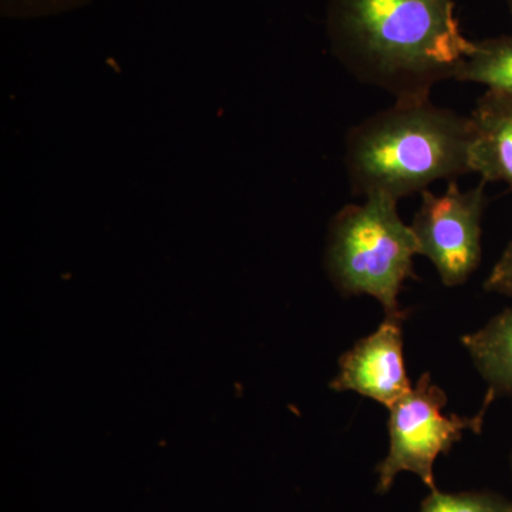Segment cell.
Instances as JSON below:
<instances>
[{
  "label": "cell",
  "instance_id": "cell-10",
  "mask_svg": "<svg viewBox=\"0 0 512 512\" xmlns=\"http://www.w3.org/2000/svg\"><path fill=\"white\" fill-rule=\"evenodd\" d=\"M510 503L493 491L443 493L433 490L424 498L419 512H505Z\"/></svg>",
  "mask_w": 512,
  "mask_h": 512
},
{
  "label": "cell",
  "instance_id": "cell-6",
  "mask_svg": "<svg viewBox=\"0 0 512 512\" xmlns=\"http://www.w3.org/2000/svg\"><path fill=\"white\" fill-rule=\"evenodd\" d=\"M407 312L389 313L379 328L356 343L339 359V373L330 387L356 392L387 409L412 389L403 350Z\"/></svg>",
  "mask_w": 512,
  "mask_h": 512
},
{
  "label": "cell",
  "instance_id": "cell-2",
  "mask_svg": "<svg viewBox=\"0 0 512 512\" xmlns=\"http://www.w3.org/2000/svg\"><path fill=\"white\" fill-rule=\"evenodd\" d=\"M468 116L427 100L396 101L346 136L345 165L353 195L402 200L436 181L471 173Z\"/></svg>",
  "mask_w": 512,
  "mask_h": 512
},
{
  "label": "cell",
  "instance_id": "cell-15",
  "mask_svg": "<svg viewBox=\"0 0 512 512\" xmlns=\"http://www.w3.org/2000/svg\"><path fill=\"white\" fill-rule=\"evenodd\" d=\"M511 473H512V454H511Z\"/></svg>",
  "mask_w": 512,
  "mask_h": 512
},
{
  "label": "cell",
  "instance_id": "cell-13",
  "mask_svg": "<svg viewBox=\"0 0 512 512\" xmlns=\"http://www.w3.org/2000/svg\"><path fill=\"white\" fill-rule=\"evenodd\" d=\"M505 512H512V501H511L510 505H508L507 511H505Z\"/></svg>",
  "mask_w": 512,
  "mask_h": 512
},
{
  "label": "cell",
  "instance_id": "cell-9",
  "mask_svg": "<svg viewBox=\"0 0 512 512\" xmlns=\"http://www.w3.org/2000/svg\"><path fill=\"white\" fill-rule=\"evenodd\" d=\"M456 80L512 93V36L474 42L473 50L458 69Z\"/></svg>",
  "mask_w": 512,
  "mask_h": 512
},
{
  "label": "cell",
  "instance_id": "cell-7",
  "mask_svg": "<svg viewBox=\"0 0 512 512\" xmlns=\"http://www.w3.org/2000/svg\"><path fill=\"white\" fill-rule=\"evenodd\" d=\"M468 117L471 173L485 183H504L512 192V93L487 89Z\"/></svg>",
  "mask_w": 512,
  "mask_h": 512
},
{
  "label": "cell",
  "instance_id": "cell-11",
  "mask_svg": "<svg viewBox=\"0 0 512 512\" xmlns=\"http://www.w3.org/2000/svg\"><path fill=\"white\" fill-rule=\"evenodd\" d=\"M90 0H0V13L8 19H37L72 12Z\"/></svg>",
  "mask_w": 512,
  "mask_h": 512
},
{
  "label": "cell",
  "instance_id": "cell-4",
  "mask_svg": "<svg viewBox=\"0 0 512 512\" xmlns=\"http://www.w3.org/2000/svg\"><path fill=\"white\" fill-rule=\"evenodd\" d=\"M494 397L487 393L480 413L473 417L443 413L447 396L433 383L430 373L421 375L402 399L389 409V453L376 467V491L386 494L400 473H413L430 491L434 484V461L440 454L450 453L464 431L480 433L485 413Z\"/></svg>",
  "mask_w": 512,
  "mask_h": 512
},
{
  "label": "cell",
  "instance_id": "cell-14",
  "mask_svg": "<svg viewBox=\"0 0 512 512\" xmlns=\"http://www.w3.org/2000/svg\"><path fill=\"white\" fill-rule=\"evenodd\" d=\"M507 3H508V6H510V10H511V13H512V0H507Z\"/></svg>",
  "mask_w": 512,
  "mask_h": 512
},
{
  "label": "cell",
  "instance_id": "cell-3",
  "mask_svg": "<svg viewBox=\"0 0 512 512\" xmlns=\"http://www.w3.org/2000/svg\"><path fill=\"white\" fill-rule=\"evenodd\" d=\"M397 200L370 195L360 205H346L332 218L325 266L330 281L346 296L377 299L384 313L399 312V293L416 279V237L397 211Z\"/></svg>",
  "mask_w": 512,
  "mask_h": 512
},
{
  "label": "cell",
  "instance_id": "cell-12",
  "mask_svg": "<svg viewBox=\"0 0 512 512\" xmlns=\"http://www.w3.org/2000/svg\"><path fill=\"white\" fill-rule=\"evenodd\" d=\"M484 289L512 298V239L497 264L491 269L487 281L484 282Z\"/></svg>",
  "mask_w": 512,
  "mask_h": 512
},
{
  "label": "cell",
  "instance_id": "cell-8",
  "mask_svg": "<svg viewBox=\"0 0 512 512\" xmlns=\"http://www.w3.org/2000/svg\"><path fill=\"white\" fill-rule=\"evenodd\" d=\"M474 366L488 384V394L512 397V308L491 319L483 329L463 338Z\"/></svg>",
  "mask_w": 512,
  "mask_h": 512
},
{
  "label": "cell",
  "instance_id": "cell-1",
  "mask_svg": "<svg viewBox=\"0 0 512 512\" xmlns=\"http://www.w3.org/2000/svg\"><path fill=\"white\" fill-rule=\"evenodd\" d=\"M454 8L456 0H330L333 52L356 80L396 101L430 99L473 50Z\"/></svg>",
  "mask_w": 512,
  "mask_h": 512
},
{
  "label": "cell",
  "instance_id": "cell-5",
  "mask_svg": "<svg viewBox=\"0 0 512 512\" xmlns=\"http://www.w3.org/2000/svg\"><path fill=\"white\" fill-rule=\"evenodd\" d=\"M485 181L461 191L448 181L444 194L421 192V205L412 228L419 255L426 256L448 288L466 284L481 264V235L487 208Z\"/></svg>",
  "mask_w": 512,
  "mask_h": 512
}]
</instances>
